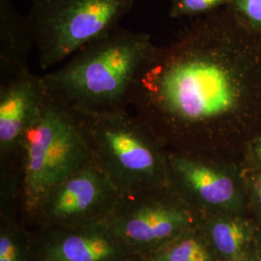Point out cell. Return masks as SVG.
<instances>
[{
  "instance_id": "obj_18",
  "label": "cell",
  "mask_w": 261,
  "mask_h": 261,
  "mask_svg": "<svg viewBox=\"0 0 261 261\" xmlns=\"http://www.w3.org/2000/svg\"><path fill=\"white\" fill-rule=\"evenodd\" d=\"M251 157L252 162L257 166V168H261V137L252 141L251 145Z\"/></svg>"
},
{
  "instance_id": "obj_16",
  "label": "cell",
  "mask_w": 261,
  "mask_h": 261,
  "mask_svg": "<svg viewBox=\"0 0 261 261\" xmlns=\"http://www.w3.org/2000/svg\"><path fill=\"white\" fill-rule=\"evenodd\" d=\"M231 4L252 30L261 32V0H233Z\"/></svg>"
},
{
  "instance_id": "obj_9",
  "label": "cell",
  "mask_w": 261,
  "mask_h": 261,
  "mask_svg": "<svg viewBox=\"0 0 261 261\" xmlns=\"http://www.w3.org/2000/svg\"><path fill=\"white\" fill-rule=\"evenodd\" d=\"M44 97L42 77L30 69L0 80L1 187L20 192L23 140Z\"/></svg>"
},
{
  "instance_id": "obj_17",
  "label": "cell",
  "mask_w": 261,
  "mask_h": 261,
  "mask_svg": "<svg viewBox=\"0 0 261 261\" xmlns=\"http://www.w3.org/2000/svg\"><path fill=\"white\" fill-rule=\"evenodd\" d=\"M250 188H251L252 198L255 204L261 210V168H258L257 171L253 173V175L251 178Z\"/></svg>"
},
{
  "instance_id": "obj_19",
  "label": "cell",
  "mask_w": 261,
  "mask_h": 261,
  "mask_svg": "<svg viewBox=\"0 0 261 261\" xmlns=\"http://www.w3.org/2000/svg\"><path fill=\"white\" fill-rule=\"evenodd\" d=\"M253 247H254V256L261 261V225L256 229Z\"/></svg>"
},
{
  "instance_id": "obj_1",
  "label": "cell",
  "mask_w": 261,
  "mask_h": 261,
  "mask_svg": "<svg viewBox=\"0 0 261 261\" xmlns=\"http://www.w3.org/2000/svg\"><path fill=\"white\" fill-rule=\"evenodd\" d=\"M215 19L155 47L133 88L135 115L166 149L214 153L260 105V56Z\"/></svg>"
},
{
  "instance_id": "obj_14",
  "label": "cell",
  "mask_w": 261,
  "mask_h": 261,
  "mask_svg": "<svg viewBox=\"0 0 261 261\" xmlns=\"http://www.w3.org/2000/svg\"><path fill=\"white\" fill-rule=\"evenodd\" d=\"M31 232L12 218L1 216L0 261H29Z\"/></svg>"
},
{
  "instance_id": "obj_7",
  "label": "cell",
  "mask_w": 261,
  "mask_h": 261,
  "mask_svg": "<svg viewBox=\"0 0 261 261\" xmlns=\"http://www.w3.org/2000/svg\"><path fill=\"white\" fill-rule=\"evenodd\" d=\"M167 158L169 187L201 217L241 210L242 181L214 153L167 149Z\"/></svg>"
},
{
  "instance_id": "obj_6",
  "label": "cell",
  "mask_w": 261,
  "mask_h": 261,
  "mask_svg": "<svg viewBox=\"0 0 261 261\" xmlns=\"http://www.w3.org/2000/svg\"><path fill=\"white\" fill-rule=\"evenodd\" d=\"M201 215L170 188L121 196L103 222L132 252L147 255L201 223Z\"/></svg>"
},
{
  "instance_id": "obj_21",
  "label": "cell",
  "mask_w": 261,
  "mask_h": 261,
  "mask_svg": "<svg viewBox=\"0 0 261 261\" xmlns=\"http://www.w3.org/2000/svg\"><path fill=\"white\" fill-rule=\"evenodd\" d=\"M236 261H260L259 259H257L254 255L253 256H251V255H249V256H247V257H245V258H242V259H239V260Z\"/></svg>"
},
{
  "instance_id": "obj_3",
  "label": "cell",
  "mask_w": 261,
  "mask_h": 261,
  "mask_svg": "<svg viewBox=\"0 0 261 261\" xmlns=\"http://www.w3.org/2000/svg\"><path fill=\"white\" fill-rule=\"evenodd\" d=\"M93 159L82 116L45 92L22 146L19 201L27 220L32 221L41 203L60 182Z\"/></svg>"
},
{
  "instance_id": "obj_13",
  "label": "cell",
  "mask_w": 261,
  "mask_h": 261,
  "mask_svg": "<svg viewBox=\"0 0 261 261\" xmlns=\"http://www.w3.org/2000/svg\"><path fill=\"white\" fill-rule=\"evenodd\" d=\"M150 261H220L201 227V223L147 255Z\"/></svg>"
},
{
  "instance_id": "obj_2",
  "label": "cell",
  "mask_w": 261,
  "mask_h": 261,
  "mask_svg": "<svg viewBox=\"0 0 261 261\" xmlns=\"http://www.w3.org/2000/svg\"><path fill=\"white\" fill-rule=\"evenodd\" d=\"M155 47L148 33L114 28L41 75L44 90L80 115L128 111L136 80Z\"/></svg>"
},
{
  "instance_id": "obj_12",
  "label": "cell",
  "mask_w": 261,
  "mask_h": 261,
  "mask_svg": "<svg viewBox=\"0 0 261 261\" xmlns=\"http://www.w3.org/2000/svg\"><path fill=\"white\" fill-rule=\"evenodd\" d=\"M201 227L220 261L239 260L250 255L256 229L238 215H206Z\"/></svg>"
},
{
  "instance_id": "obj_5",
  "label": "cell",
  "mask_w": 261,
  "mask_h": 261,
  "mask_svg": "<svg viewBox=\"0 0 261 261\" xmlns=\"http://www.w3.org/2000/svg\"><path fill=\"white\" fill-rule=\"evenodd\" d=\"M28 24L42 70L118 28L135 0H28Z\"/></svg>"
},
{
  "instance_id": "obj_10",
  "label": "cell",
  "mask_w": 261,
  "mask_h": 261,
  "mask_svg": "<svg viewBox=\"0 0 261 261\" xmlns=\"http://www.w3.org/2000/svg\"><path fill=\"white\" fill-rule=\"evenodd\" d=\"M135 254L100 221L37 228L31 233L29 261H128Z\"/></svg>"
},
{
  "instance_id": "obj_4",
  "label": "cell",
  "mask_w": 261,
  "mask_h": 261,
  "mask_svg": "<svg viewBox=\"0 0 261 261\" xmlns=\"http://www.w3.org/2000/svg\"><path fill=\"white\" fill-rule=\"evenodd\" d=\"M81 116L95 162L121 196L169 187L167 149L136 115Z\"/></svg>"
},
{
  "instance_id": "obj_20",
  "label": "cell",
  "mask_w": 261,
  "mask_h": 261,
  "mask_svg": "<svg viewBox=\"0 0 261 261\" xmlns=\"http://www.w3.org/2000/svg\"><path fill=\"white\" fill-rule=\"evenodd\" d=\"M128 261H150L147 257L143 256V255H140V254H135Z\"/></svg>"
},
{
  "instance_id": "obj_8",
  "label": "cell",
  "mask_w": 261,
  "mask_h": 261,
  "mask_svg": "<svg viewBox=\"0 0 261 261\" xmlns=\"http://www.w3.org/2000/svg\"><path fill=\"white\" fill-rule=\"evenodd\" d=\"M121 195L95 160L77 168L47 195L31 223L37 228L103 221Z\"/></svg>"
},
{
  "instance_id": "obj_15",
  "label": "cell",
  "mask_w": 261,
  "mask_h": 261,
  "mask_svg": "<svg viewBox=\"0 0 261 261\" xmlns=\"http://www.w3.org/2000/svg\"><path fill=\"white\" fill-rule=\"evenodd\" d=\"M233 0H171L169 16L171 18L194 17L208 14Z\"/></svg>"
},
{
  "instance_id": "obj_11",
  "label": "cell",
  "mask_w": 261,
  "mask_h": 261,
  "mask_svg": "<svg viewBox=\"0 0 261 261\" xmlns=\"http://www.w3.org/2000/svg\"><path fill=\"white\" fill-rule=\"evenodd\" d=\"M34 41L28 24L12 0H0V80L29 69L28 55Z\"/></svg>"
}]
</instances>
